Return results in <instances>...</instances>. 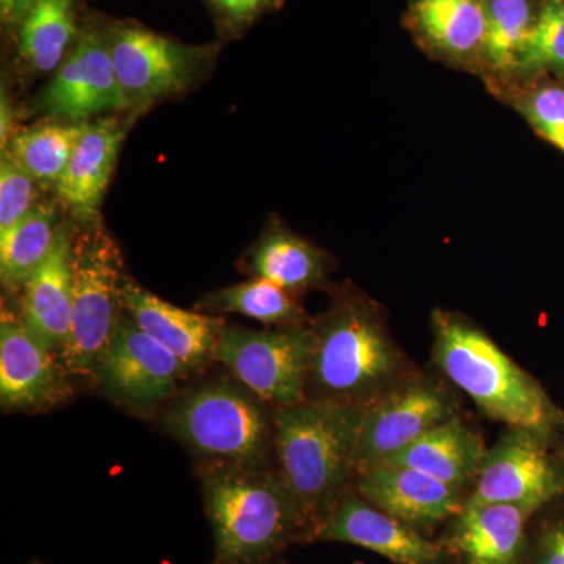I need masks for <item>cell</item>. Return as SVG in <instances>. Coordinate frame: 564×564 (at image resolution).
Returning a JSON list of instances; mask_svg holds the SVG:
<instances>
[{"instance_id":"1","label":"cell","mask_w":564,"mask_h":564,"mask_svg":"<svg viewBox=\"0 0 564 564\" xmlns=\"http://www.w3.org/2000/svg\"><path fill=\"white\" fill-rule=\"evenodd\" d=\"M367 408L306 400L274 410V454L303 536L322 525L356 480V456Z\"/></svg>"},{"instance_id":"2","label":"cell","mask_w":564,"mask_h":564,"mask_svg":"<svg viewBox=\"0 0 564 564\" xmlns=\"http://www.w3.org/2000/svg\"><path fill=\"white\" fill-rule=\"evenodd\" d=\"M313 328L307 400L369 408L415 372L380 307L359 292L337 296Z\"/></svg>"},{"instance_id":"3","label":"cell","mask_w":564,"mask_h":564,"mask_svg":"<svg viewBox=\"0 0 564 564\" xmlns=\"http://www.w3.org/2000/svg\"><path fill=\"white\" fill-rule=\"evenodd\" d=\"M433 359L486 417L511 429L549 436L562 421L560 411L532 375L462 315L433 314Z\"/></svg>"},{"instance_id":"4","label":"cell","mask_w":564,"mask_h":564,"mask_svg":"<svg viewBox=\"0 0 564 564\" xmlns=\"http://www.w3.org/2000/svg\"><path fill=\"white\" fill-rule=\"evenodd\" d=\"M206 511L220 564H256L302 534L278 473L220 462L203 474Z\"/></svg>"},{"instance_id":"5","label":"cell","mask_w":564,"mask_h":564,"mask_svg":"<svg viewBox=\"0 0 564 564\" xmlns=\"http://www.w3.org/2000/svg\"><path fill=\"white\" fill-rule=\"evenodd\" d=\"M74 234L73 322L61 359L68 373L93 375L121 321V254L99 221Z\"/></svg>"},{"instance_id":"6","label":"cell","mask_w":564,"mask_h":564,"mask_svg":"<svg viewBox=\"0 0 564 564\" xmlns=\"http://www.w3.org/2000/svg\"><path fill=\"white\" fill-rule=\"evenodd\" d=\"M314 348L313 325L265 332L226 326L214 361L223 364L256 399L276 408L293 406L307 400Z\"/></svg>"},{"instance_id":"7","label":"cell","mask_w":564,"mask_h":564,"mask_svg":"<svg viewBox=\"0 0 564 564\" xmlns=\"http://www.w3.org/2000/svg\"><path fill=\"white\" fill-rule=\"evenodd\" d=\"M106 24L115 70L128 109H147L187 90L206 73L218 46H192L143 28L139 22Z\"/></svg>"},{"instance_id":"8","label":"cell","mask_w":564,"mask_h":564,"mask_svg":"<svg viewBox=\"0 0 564 564\" xmlns=\"http://www.w3.org/2000/svg\"><path fill=\"white\" fill-rule=\"evenodd\" d=\"M170 426L204 455L258 469L274 440L261 404L226 384L188 393L170 413Z\"/></svg>"},{"instance_id":"9","label":"cell","mask_w":564,"mask_h":564,"mask_svg":"<svg viewBox=\"0 0 564 564\" xmlns=\"http://www.w3.org/2000/svg\"><path fill=\"white\" fill-rule=\"evenodd\" d=\"M547 436L511 429L486 451L466 503H510L533 513L564 494V467L551 455Z\"/></svg>"},{"instance_id":"10","label":"cell","mask_w":564,"mask_h":564,"mask_svg":"<svg viewBox=\"0 0 564 564\" xmlns=\"http://www.w3.org/2000/svg\"><path fill=\"white\" fill-rule=\"evenodd\" d=\"M455 415L454 397L432 378L414 372L367 408L356 475L399 454Z\"/></svg>"},{"instance_id":"11","label":"cell","mask_w":564,"mask_h":564,"mask_svg":"<svg viewBox=\"0 0 564 564\" xmlns=\"http://www.w3.org/2000/svg\"><path fill=\"white\" fill-rule=\"evenodd\" d=\"M40 104L51 117L70 122H87L104 111L128 109L104 22L91 20L82 25L76 43L55 70Z\"/></svg>"},{"instance_id":"12","label":"cell","mask_w":564,"mask_h":564,"mask_svg":"<svg viewBox=\"0 0 564 564\" xmlns=\"http://www.w3.org/2000/svg\"><path fill=\"white\" fill-rule=\"evenodd\" d=\"M188 372L176 356L141 332L129 315H122L95 369L110 395L135 408L154 406L170 399Z\"/></svg>"},{"instance_id":"13","label":"cell","mask_w":564,"mask_h":564,"mask_svg":"<svg viewBox=\"0 0 564 564\" xmlns=\"http://www.w3.org/2000/svg\"><path fill=\"white\" fill-rule=\"evenodd\" d=\"M58 352L24 318L3 313L0 323V402L9 410H41L68 395Z\"/></svg>"},{"instance_id":"14","label":"cell","mask_w":564,"mask_h":564,"mask_svg":"<svg viewBox=\"0 0 564 564\" xmlns=\"http://www.w3.org/2000/svg\"><path fill=\"white\" fill-rule=\"evenodd\" d=\"M315 540L358 545L395 564H440L444 558L443 549L417 529L351 491L337 503Z\"/></svg>"},{"instance_id":"15","label":"cell","mask_w":564,"mask_h":564,"mask_svg":"<svg viewBox=\"0 0 564 564\" xmlns=\"http://www.w3.org/2000/svg\"><path fill=\"white\" fill-rule=\"evenodd\" d=\"M355 486L367 502L414 529L458 516L466 502L459 489L399 464H377L356 475Z\"/></svg>"},{"instance_id":"16","label":"cell","mask_w":564,"mask_h":564,"mask_svg":"<svg viewBox=\"0 0 564 564\" xmlns=\"http://www.w3.org/2000/svg\"><path fill=\"white\" fill-rule=\"evenodd\" d=\"M121 306L141 332L176 356L191 372L214 359L226 328L223 318L181 310L131 280L122 282Z\"/></svg>"},{"instance_id":"17","label":"cell","mask_w":564,"mask_h":564,"mask_svg":"<svg viewBox=\"0 0 564 564\" xmlns=\"http://www.w3.org/2000/svg\"><path fill=\"white\" fill-rule=\"evenodd\" d=\"M73 226L62 225L46 261L22 288L24 322L62 355L73 322Z\"/></svg>"},{"instance_id":"18","label":"cell","mask_w":564,"mask_h":564,"mask_svg":"<svg viewBox=\"0 0 564 564\" xmlns=\"http://www.w3.org/2000/svg\"><path fill=\"white\" fill-rule=\"evenodd\" d=\"M124 135V122L118 118L88 122L65 173L55 185L62 202L85 225L98 221L99 206Z\"/></svg>"},{"instance_id":"19","label":"cell","mask_w":564,"mask_h":564,"mask_svg":"<svg viewBox=\"0 0 564 564\" xmlns=\"http://www.w3.org/2000/svg\"><path fill=\"white\" fill-rule=\"evenodd\" d=\"M486 451L480 434L455 415L434 426L413 444L383 463L399 464L464 491L477 480ZM381 464V463H380Z\"/></svg>"},{"instance_id":"20","label":"cell","mask_w":564,"mask_h":564,"mask_svg":"<svg viewBox=\"0 0 564 564\" xmlns=\"http://www.w3.org/2000/svg\"><path fill=\"white\" fill-rule=\"evenodd\" d=\"M532 514V510L518 505L464 502L454 534L464 564H518Z\"/></svg>"},{"instance_id":"21","label":"cell","mask_w":564,"mask_h":564,"mask_svg":"<svg viewBox=\"0 0 564 564\" xmlns=\"http://www.w3.org/2000/svg\"><path fill=\"white\" fill-rule=\"evenodd\" d=\"M410 17L430 50L455 62L481 58L488 0H411Z\"/></svg>"},{"instance_id":"22","label":"cell","mask_w":564,"mask_h":564,"mask_svg":"<svg viewBox=\"0 0 564 564\" xmlns=\"http://www.w3.org/2000/svg\"><path fill=\"white\" fill-rule=\"evenodd\" d=\"M80 29L77 0H33L14 31L18 57L35 73L57 70Z\"/></svg>"},{"instance_id":"23","label":"cell","mask_w":564,"mask_h":564,"mask_svg":"<svg viewBox=\"0 0 564 564\" xmlns=\"http://www.w3.org/2000/svg\"><path fill=\"white\" fill-rule=\"evenodd\" d=\"M251 265L256 276L291 293L321 288L329 270L328 259L318 248L282 228L272 229L259 240Z\"/></svg>"},{"instance_id":"24","label":"cell","mask_w":564,"mask_h":564,"mask_svg":"<svg viewBox=\"0 0 564 564\" xmlns=\"http://www.w3.org/2000/svg\"><path fill=\"white\" fill-rule=\"evenodd\" d=\"M58 214L51 204H36L9 231L0 232V278L3 288L22 289L54 247Z\"/></svg>"},{"instance_id":"25","label":"cell","mask_w":564,"mask_h":564,"mask_svg":"<svg viewBox=\"0 0 564 564\" xmlns=\"http://www.w3.org/2000/svg\"><path fill=\"white\" fill-rule=\"evenodd\" d=\"M88 122H52L17 132L3 154L40 184L57 185Z\"/></svg>"},{"instance_id":"26","label":"cell","mask_w":564,"mask_h":564,"mask_svg":"<svg viewBox=\"0 0 564 564\" xmlns=\"http://www.w3.org/2000/svg\"><path fill=\"white\" fill-rule=\"evenodd\" d=\"M202 306L214 313L245 315L265 325L296 326L307 325L310 321L291 292L263 278L239 282L210 293Z\"/></svg>"},{"instance_id":"27","label":"cell","mask_w":564,"mask_h":564,"mask_svg":"<svg viewBox=\"0 0 564 564\" xmlns=\"http://www.w3.org/2000/svg\"><path fill=\"white\" fill-rule=\"evenodd\" d=\"M536 13L530 0H488L481 58L497 73H513Z\"/></svg>"},{"instance_id":"28","label":"cell","mask_w":564,"mask_h":564,"mask_svg":"<svg viewBox=\"0 0 564 564\" xmlns=\"http://www.w3.org/2000/svg\"><path fill=\"white\" fill-rule=\"evenodd\" d=\"M513 73H554L564 79V0H543Z\"/></svg>"},{"instance_id":"29","label":"cell","mask_w":564,"mask_h":564,"mask_svg":"<svg viewBox=\"0 0 564 564\" xmlns=\"http://www.w3.org/2000/svg\"><path fill=\"white\" fill-rule=\"evenodd\" d=\"M519 110L540 135L564 152V88L544 84L519 99Z\"/></svg>"},{"instance_id":"30","label":"cell","mask_w":564,"mask_h":564,"mask_svg":"<svg viewBox=\"0 0 564 564\" xmlns=\"http://www.w3.org/2000/svg\"><path fill=\"white\" fill-rule=\"evenodd\" d=\"M35 180L9 155L0 162V232L9 231L36 206Z\"/></svg>"},{"instance_id":"31","label":"cell","mask_w":564,"mask_h":564,"mask_svg":"<svg viewBox=\"0 0 564 564\" xmlns=\"http://www.w3.org/2000/svg\"><path fill=\"white\" fill-rule=\"evenodd\" d=\"M221 31L236 35L250 28L267 11L276 9L280 0H206Z\"/></svg>"},{"instance_id":"32","label":"cell","mask_w":564,"mask_h":564,"mask_svg":"<svg viewBox=\"0 0 564 564\" xmlns=\"http://www.w3.org/2000/svg\"><path fill=\"white\" fill-rule=\"evenodd\" d=\"M33 0H0V20L7 31L14 32L28 11L31 10Z\"/></svg>"},{"instance_id":"33","label":"cell","mask_w":564,"mask_h":564,"mask_svg":"<svg viewBox=\"0 0 564 564\" xmlns=\"http://www.w3.org/2000/svg\"><path fill=\"white\" fill-rule=\"evenodd\" d=\"M13 107H11L10 96L7 95L6 87H2L0 93V148L6 152L9 147L10 140L13 139Z\"/></svg>"},{"instance_id":"34","label":"cell","mask_w":564,"mask_h":564,"mask_svg":"<svg viewBox=\"0 0 564 564\" xmlns=\"http://www.w3.org/2000/svg\"><path fill=\"white\" fill-rule=\"evenodd\" d=\"M541 564H564V524L545 536Z\"/></svg>"}]
</instances>
